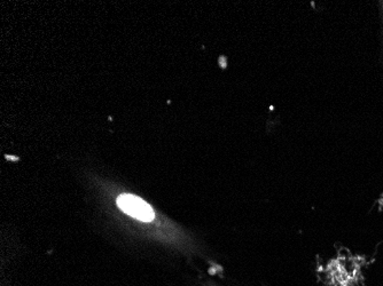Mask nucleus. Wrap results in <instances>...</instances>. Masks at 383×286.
<instances>
[{"label":"nucleus","instance_id":"1","mask_svg":"<svg viewBox=\"0 0 383 286\" xmlns=\"http://www.w3.org/2000/svg\"><path fill=\"white\" fill-rule=\"evenodd\" d=\"M117 205L124 213L143 222H150L155 218L154 211L145 201L133 195H121L117 198Z\"/></svg>","mask_w":383,"mask_h":286}]
</instances>
